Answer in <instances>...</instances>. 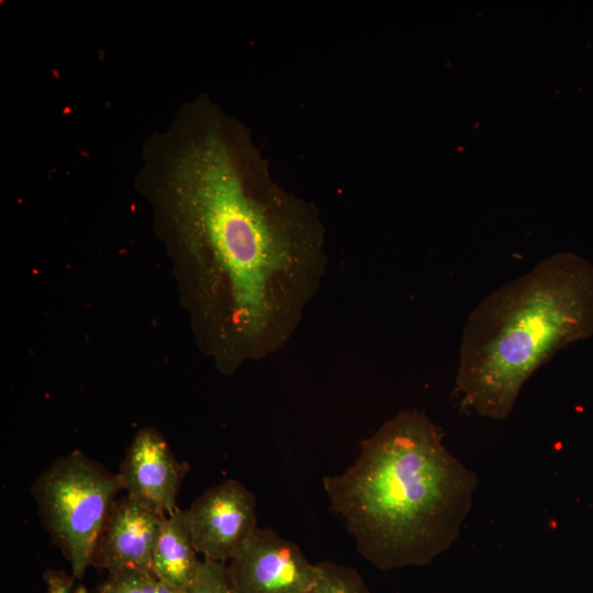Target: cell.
I'll return each mask as SVG.
<instances>
[{
	"label": "cell",
	"mask_w": 593,
	"mask_h": 593,
	"mask_svg": "<svg viewBox=\"0 0 593 593\" xmlns=\"http://www.w3.org/2000/svg\"><path fill=\"white\" fill-rule=\"evenodd\" d=\"M236 593H306L318 577L298 545L257 527L226 566Z\"/></svg>",
	"instance_id": "5"
},
{
	"label": "cell",
	"mask_w": 593,
	"mask_h": 593,
	"mask_svg": "<svg viewBox=\"0 0 593 593\" xmlns=\"http://www.w3.org/2000/svg\"><path fill=\"white\" fill-rule=\"evenodd\" d=\"M99 593H179L155 575L139 571H123L108 574Z\"/></svg>",
	"instance_id": "11"
},
{
	"label": "cell",
	"mask_w": 593,
	"mask_h": 593,
	"mask_svg": "<svg viewBox=\"0 0 593 593\" xmlns=\"http://www.w3.org/2000/svg\"><path fill=\"white\" fill-rule=\"evenodd\" d=\"M122 491L118 473L75 450L55 459L31 486L41 521L80 580Z\"/></svg>",
	"instance_id": "4"
},
{
	"label": "cell",
	"mask_w": 593,
	"mask_h": 593,
	"mask_svg": "<svg viewBox=\"0 0 593 593\" xmlns=\"http://www.w3.org/2000/svg\"><path fill=\"white\" fill-rule=\"evenodd\" d=\"M316 564L317 580L306 593H370L357 570L329 561Z\"/></svg>",
	"instance_id": "10"
},
{
	"label": "cell",
	"mask_w": 593,
	"mask_h": 593,
	"mask_svg": "<svg viewBox=\"0 0 593 593\" xmlns=\"http://www.w3.org/2000/svg\"><path fill=\"white\" fill-rule=\"evenodd\" d=\"M202 560L194 548L187 510L167 515L154 552L153 573L170 589L183 593Z\"/></svg>",
	"instance_id": "9"
},
{
	"label": "cell",
	"mask_w": 593,
	"mask_h": 593,
	"mask_svg": "<svg viewBox=\"0 0 593 593\" xmlns=\"http://www.w3.org/2000/svg\"><path fill=\"white\" fill-rule=\"evenodd\" d=\"M478 475L422 412L401 411L360 443L355 462L323 478L357 550L385 571L429 564L457 539Z\"/></svg>",
	"instance_id": "2"
},
{
	"label": "cell",
	"mask_w": 593,
	"mask_h": 593,
	"mask_svg": "<svg viewBox=\"0 0 593 593\" xmlns=\"http://www.w3.org/2000/svg\"><path fill=\"white\" fill-rule=\"evenodd\" d=\"M71 593H89L83 585L74 586Z\"/></svg>",
	"instance_id": "14"
},
{
	"label": "cell",
	"mask_w": 593,
	"mask_h": 593,
	"mask_svg": "<svg viewBox=\"0 0 593 593\" xmlns=\"http://www.w3.org/2000/svg\"><path fill=\"white\" fill-rule=\"evenodd\" d=\"M45 593H71L75 579L61 571L47 570L44 573Z\"/></svg>",
	"instance_id": "13"
},
{
	"label": "cell",
	"mask_w": 593,
	"mask_h": 593,
	"mask_svg": "<svg viewBox=\"0 0 593 593\" xmlns=\"http://www.w3.org/2000/svg\"><path fill=\"white\" fill-rule=\"evenodd\" d=\"M166 514L125 495L113 506L98 541L92 564L108 574H153L154 552Z\"/></svg>",
	"instance_id": "7"
},
{
	"label": "cell",
	"mask_w": 593,
	"mask_h": 593,
	"mask_svg": "<svg viewBox=\"0 0 593 593\" xmlns=\"http://www.w3.org/2000/svg\"><path fill=\"white\" fill-rule=\"evenodd\" d=\"M183 593H236L221 562L202 559L198 574Z\"/></svg>",
	"instance_id": "12"
},
{
	"label": "cell",
	"mask_w": 593,
	"mask_h": 593,
	"mask_svg": "<svg viewBox=\"0 0 593 593\" xmlns=\"http://www.w3.org/2000/svg\"><path fill=\"white\" fill-rule=\"evenodd\" d=\"M142 159L138 181L169 201L204 268L226 350L237 361L279 351L325 273L318 210L276 182L250 130L206 94L149 136Z\"/></svg>",
	"instance_id": "1"
},
{
	"label": "cell",
	"mask_w": 593,
	"mask_h": 593,
	"mask_svg": "<svg viewBox=\"0 0 593 593\" xmlns=\"http://www.w3.org/2000/svg\"><path fill=\"white\" fill-rule=\"evenodd\" d=\"M593 335V265L558 253L484 298L465 325L457 391L478 414L506 418L524 384L566 346Z\"/></svg>",
	"instance_id": "3"
},
{
	"label": "cell",
	"mask_w": 593,
	"mask_h": 593,
	"mask_svg": "<svg viewBox=\"0 0 593 593\" xmlns=\"http://www.w3.org/2000/svg\"><path fill=\"white\" fill-rule=\"evenodd\" d=\"M187 462H179L163 436L153 428L141 429L128 446L118 472L122 490L157 511L175 512Z\"/></svg>",
	"instance_id": "8"
},
{
	"label": "cell",
	"mask_w": 593,
	"mask_h": 593,
	"mask_svg": "<svg viewBox=\"0 0 593 593\" xmlns=\"http://www.w3.org/2000/svg\"><path fill=\"white\" fill-rule=\"evenodd\" d=\"M187 512L197 552L224 564L258 527L256 499L236 480L208 489Z\"/></svg>",
	"instance_id": "6"
}]
</instances>
